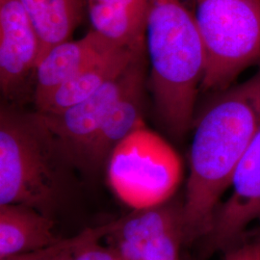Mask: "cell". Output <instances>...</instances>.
Here are the masks:
<instances>
[{
  "label": "cell",
  "mask_w": 260,
  "mask_h": 260,
  "mask_svg": "<svg viewBox=\"0 0 260 260\" xmlns=\"http://www.w3.org/2000/svg\"><path fill=\"white\" fill-rule=\"evenodd\" d=\"M105 169L112 192L130 209L149 207L173 198L183 173L177 151L145 124L112 150Z\"/></svg>",
  "instance_id": "5"
},
{
  "label": "cell",
  "mask_w": 260,
  "mask_h": 260,
  "mask_svg": "<svg viewBox=\"0 0 260 260\" xmlns=\"http://www.w3.org/2000/svg\"><path fill=\"white\" fill-rule=\"evenodd\" d=\"M37 30L41 55L70 40L78 25L85 0H20ZM39 59V60H40Z\"/></svg>",
  "instance_id": "15"
},
{
  "label": "cell",
  "mask_w": 260,
  "mask_h": 260,
  "mask_svg": "<svg viewBox=\"0 0 260 260\" xmlns=\"http://www.w3.org/2000/svg\"><path fill=\"white\" fill-rule=\"evenodd\" d=\"M142 60V55L137 57L121 75L65 111L53 115L39 113L75 169L80 171L90 142L115 105L125 93L144 82Z\"/></svg>",
  "instance_id": "7"
},
{
  "label": "cell",
  "mask_w": 260,
  "mask_h": 260,
  "mask_svg": "<svg viewBox=\"0 0 260 260\" xmlns=\"http://www.w3.org/2000/svg\"><path fill=\"white\" fill-rule=\"evenodd\" d=\"M104 244L119 260H180L186 245L184 199L131 209L106 223Z\"/></svg>",
  "instance_id": "6"
},
{
  "label": "cell",
  "mask_w": 260,
  "mask_h": 260,
  "mask_svg": "<svg viewBox=\"0 0 260 260\" xmlns=\"http://www.w3.org/2000/svg\"><path fill=\"white\" fill-rule=\"evenodd\" d=\"M114 47H120L112 45L93 30L78 40H68L51 47L39 60L34 73L35 106Z\"/></svg>",
  "instance_id": "10"
},
{
  "label": "cell",
  "mask_w": 260,
  "mask_h": 260,
  "mask_svg": "<svg viewBox=\"0 0 260 260\" xmlns=\"http://www.w3.org/2000/svg\"><path fill=\"white\" fill-rule=\"evenodd\" d=\"M92 30L116 47L144 49L150 0H85Z\"/></svg>",
  "instance_id": "12"
},
{
  "label": "cell",
  "mask_w": 260,
  "mask_h": 260,
  "mask_svg": "<svg viewBox=\"0 0 260 260\" xmlns=\"http://www.w3.org/2000/svg\"><path fill=\"white\" fill-rule=\"evenodd\" d=\"M231 186L232 194L216 209L204 238L205 253L223 252L238 245L247 228L260 220V128L235 169Z\"/></svg>",
  "instance_id": "8"
},
{
  "label": "cell",
  "mask_w": 260,
  "mask_h": 260,
  "mask_svg": "<svg viewBox=\"0 0 260 260\" xmlns=\"http://www.w3.org/2000/svg\"><path fill=\"white\" fill-rule=\"evenodd\" d=\"M54 219L20 204L0 205V260L46 249L60 239Z\"/></svg>",
  "instance_id": "13"
},
{
  "label": "cell",
  "mask_w": 260,
  "mask_h": 260,
  "mask_svg": "<svg viewBox=\"0 0 260 260\" xmlns=\"http://www.w3.org/2000/svg\"><path fill=\"white\" fill-rule=\"evenodd\" d=\"M143 50L114 47L58 87L44 102L35 106L36 112L44 115L59 114L83 102L121 75L137 57L142 55Z\"/></svg>",
  "instance_id": "11"
},
{
  "label": "cell",
  "mask_w": 260,
  "mask_h": 260,
  "mask_svg": "<svg viewBox=\"0 0 260 260\" xmlns=\"http://www.w3.org/2000/svg\"><path fill=\"white\" fill-rule=\"evenodd\" d=\"M205 48L201 88L224 90L260 59V0H195Z\"/></svg>",
  "instance_id": "4"
},
{
  "label": "cell",
  "mask_w": 260,
  "mask_h": 260,
  "mask_svg": "<svg viewBox=\"0 0 260 260\" xmlns=\"http://www.w3.org/2000/svg\"><path fill=\"white\" fill-rule=\"evenodd\" d=\"M41 55L37 30L20 0H0V88L9 96L35 73Z\"/></svg>",
  "instance_id": "9"
},
{
  "label": "cell",
  "mask_w": 260,
  "mask_h": 260,
  "mask_svg": "<svg viewBox=\"0 0 260 260\" xmlns=\"http://www.w3.org/2000/svg\"><path fill=\"white\" fill-rule=\"evenodd\" d=\"M253 240L256 242V243H259L260 244V224L259 228H258V230L255 232V234H254V238H253Z\"/></svg>",
  "instance_id": "18"
},
{
  "label": "cell",
  "mask_w": 260,
  "mask_h": 260,
  "mask_svg": "<svg viewBox=\"0 0 260 260\" xmlns=\"http://www.w3.org/2000/svg\"><path fill=\"white\" fill-rule=\"evenodd\" d=\"M143 84H138L125 93L96 130L86 150L81 172L95 174L105 167L117 145L132 131L145 124L142 119Z\"/></svg>",
  "instance_id": "14"
},
{
  "label": "cell",
  "mask_w": 260,
  "mask_h": 260,
  "mask_svg": "<svg viewBox=\"0 0 260 260\" xmlns=\"http://www.w3.org/2000/svg\"><path fill=\"white\" fill-rule=\"evenodd\" d=\"M105 231L106 224L89 228L46 249L5 260H119L103 242Z\"/></svg>",
  "instance_id": "16"
},
{
  "label": "cell",
  "mask_w": 260,
  "mask_h": 260,
  "mask_svg": "<svg viewBox=\"0 0 260 260\" xmlns=\"http://www.w3.org/2000/svg\"><path fill=\"white\" fill-rule=\"evenodd\" d=\"M150 83L158 117L181 138L192 126L205 70L203 40L181 0H150L146 27Z\"/></svg>",
  "instance_id": "2"
},
{
  "label": "cell",
  "mask_w": 260,
  "mask_h": 260,
  "mask_svg": "<svg viewBox=\"0 0 260 260\" xmlns=\"http://www.w3.org/2000/svg\"><path fill=\"white\" fill-rule=\"evenodd\" d=\"M70 168L75 169L39 113L2 106L0 205H26L53 218L69 194Z\"/></svg>",
  "instance_id": "3"
},
{
  "label": "cell",
  "mask_w": 260,
  "mask_h": 260,
  "mask_svg": "<svg viewBox=\"0 0 260 260\" xmlns=\"http://www.w3.org/2000/svg\"><path fill=\"white\" fill-rule=\"evenodd\" d=\"M223 252V260H260V244L255 241L238 244Z\"/></svg>",
  "instance_id": "17"
},
{
  "label": "cell",
  "mask_w": 260,
  "mask_h": 260,
  "mask_svg": "<svg viewBox=\"0 0 260 260\" xmlns=\"http://www.w3.org/2000/svg\"><path fill=\"white\" fill-rule=\"evenodd\" d=\"M260 128V68L245 82L225 90L196 124L187 181L186 245L210 232L220 199Z\"/></svg>",
  "instance_id": "1"
}]
</instances>
